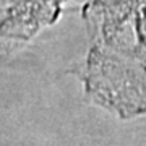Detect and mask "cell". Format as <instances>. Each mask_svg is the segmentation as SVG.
Masks as SVG:
<instances>
[{
  "label": "cell",
  "instance_id": "6da1fadb",
  "mask_svg": "<svg viewBox=\"0 0 146 146\" xmlns=\"http://www.w3.org/2000/svg\"><path fill=\"white\" fill-rule=\"evenodd\" d=\"M138 2L140 0H89L84 3L81 7V18L89 42L115 49H138L135 36Z\"/></svg>",
  "mask_w": 146,
  "mask_h": 146
},
{
  "label": "cell",
  "instance_id": "7a4b0ae2",
  "mask_svg": "<svg viewBox=\"0 0 146 146\" xmlns=\"http://www.w3.org/2000/svg\"><path fill=\"white\" fill-rule=\"evenodd\" d=\"M52 2H54V5L57 7V10L62 13V11H63V5H65L67 2H70V0H52Z\"/></svg>",
  "mask_w": 146,
  "mask_h": 146
}]
</instances>
